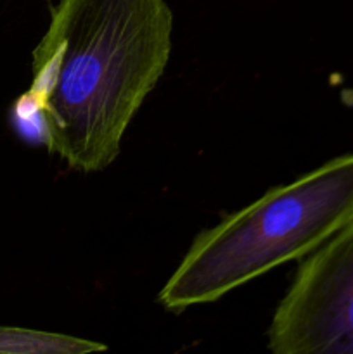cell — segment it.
<instances>
[{"mask_svg":"<svg viewBox=\"0 0 353 354\" xmlns=\"http://www.w3.org/2000/svg\"><path fill=\"white\" fill-rule=\"evenodd\" d=\"M172 33L165 0H57L21 116L38 118L47 151L69 168L102 171L165 73Z\"/></svg>","mask_w":353,"mask_h":354,"instance_id":"6da1fadb","label":"cell"},{"mask_svg":"<svg viewBox=\"0 0 353 354\" xmlns=\"http://www.w3.org/2000/svg\"><path fill=\"white\" fill-rule=\"evenodd\" d=\"M353 220V154L338 156L199 232L158 294L182 313L303 259Z\"/></svg>","mask_w":353,"mask_h":354,"instance_id":"7a4b0ae2","label":"cell"},{"mask_svg":"<svg viewBox=\"0 0 353 354\" xmlns=\"http://www.w3.org/2000/svg\"><path fill=\"white\" fill-rule=\"evenodd\" d=\"M266 339L275 354H353V220L305 256Z\"/></svg>","mask_w":353,"mask_h":354,"instance_id":"3957f363","label":"cell"},{"mask_svg":"<svg viewBox=\"0 0 353 354\" xmlns=\"http://www.w3.org/2000/svg\"><path fill=\"white\" fill-rule=\"evenodd\" d=\"M106 344L73 337V335L26 330V328H0V353L85 354L106 351Z\"/></svg>","mask_w":353,"mask_h":354,"instance_id":"277c9868","label":"cell"}]
</instances>
